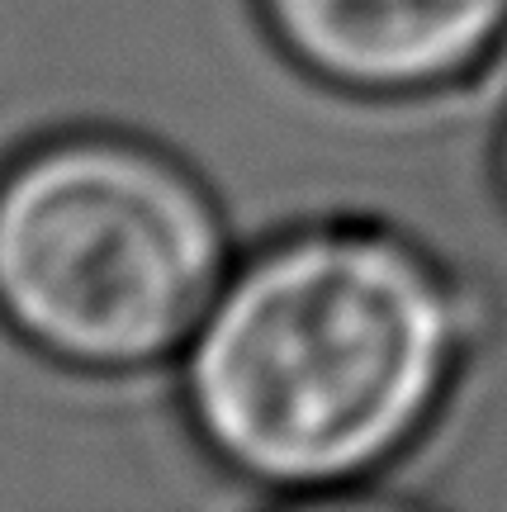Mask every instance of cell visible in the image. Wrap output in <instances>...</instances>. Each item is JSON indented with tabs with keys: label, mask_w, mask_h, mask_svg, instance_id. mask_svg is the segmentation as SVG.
I'll return each instance as SVG.
<instances>
[{
	"label": "cell",
	"mask_w": 507,
	"mask_h": 512,
	"mask_svg": "<svg viewBox=\"0 0 507 512\" xmlns=\"http://www.w3.org/2000/svg\"><path fill=\"white\" fill-rule=\"evenodd\" d=\"M190 166L119 128H67L0 166V328L86 370L176 361L237 266Z\"/></svg>",
	"instance_id": "7a4b0ae2"
},
{
	"label": "cell",
	"mask_w": 507,
	"mask_h": 512,
	"mask_svg": "<svg viewBox=\"0 0 507 512\" xmlns=\"http://www.w3.org/2000/svg\"><path fill=\"white\" fill-rule=\"evenodd\" d=\"M261 10L299 67L361 95L460 86L507 38V0H261Z\"/></svg>",
	"instance_id": "3957f363"
},
{
	"label": "cell",
	"mask_w": 507,
	"mask_h": 512,
	"mask_svg": "<svg viewBox=\"0 0 507 512\" xmlns=\"http://www.w3.org/2000/svg\"><path fill=\"white\" fill-rule=\"evenodd\" d=\"M474 337L422 242L318 219L237 252L176 356L204 446L271 512H361L427 437Z\"/></svg>",
	"instance_id": "6da1fadb"
},
{
	"label": "cell",
	"mask_w": 507,
	"mask_h": 512,
	"mask_svg": "<svg viewBox=\"0 0 507 512\" xmlns=\"http://www.w3.org/2000/svg\"><path fill=\"white\" fill-rule=\"evenodd\" d=\"M493 176H498V190L507 200V105L498 114V128H493Z\"/></svg>",
	"instance_id": "277c9868"
}]
</instances>
